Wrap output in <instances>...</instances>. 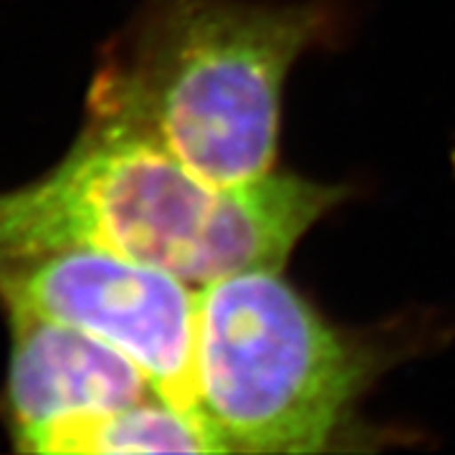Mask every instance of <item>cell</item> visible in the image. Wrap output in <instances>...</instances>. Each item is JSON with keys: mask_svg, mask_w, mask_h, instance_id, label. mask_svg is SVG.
Here are the masks:
<instances>
[{"mask_svg": "<svg viewBox=\"0 0 455 455\" xmlns=\"http://www.w3.org/2000/svg\"><path fill=\"white\" fill-rule=\"evenodd\" d=\"M322 28L314 5L175 0L130 64L99 79L94 114L157 140L215 188L266 178L286 74Z\"/></svg>", "mask_w": 455, "mask_h": 455, "instance_id": "cell-1", "label": "cell"}, {"mask_svg": "<svg viewBox=\"0 0 455 455\" xmlns=\"http://www.w3.org/2000/svg\"><path fill=\"white\" fill-rule=\"evenodd\" d=\"M364 372L278 268L197 286V395L230 451H322Z\"/></svg>", "mask_w": 455, "mask_h": 455, "instance_id": "cell-2", "label": "cell"}, {"mask_svg": "<svg viewBox=\"0 0 455 455\" xmlns=\"http://www.w3.org/2000/svg\"><path fill=\"white\" fill-rule=\"evenodd\" d=\"M0 299L82 329L130 357L152 390L203 412L197 395V286L114 251L76 245L0 260Z\"/></svg>", "mask_w": 455, "mask_h": 455, "instance_id": "cell-3", "label": "cell"}, {"mask_svg": "<svg viewBox=\"0 0 455 455\" xmlns=\"http://www.w3.org/2000/svg\"><path fill=\"white\" fill-rule=\"evenodd\" d=\"M8 311L13 326L8 400L16 430L104 415L157 395L145 372L107 341L33 311Z\"/></svg>", "mask_w": 455, "mask_h": 455, "instance_id": "cell-4", "label": "cell"}, {"mask_svg": "<svg viewBox=\"0 0 455 455\" xmlns=\"http://www.w3.org/2000/svg\"><path fill=\"white\" fill-rule=\"evenodd\" d=\"M28 453H228L223 433L203 412L152 395L104 415L66 418L16 430Z\"/></svg>", "mask_w": 455, "mask_h": 455, "instance_id": "cell-5", "label": "cell"}]
</instances>
